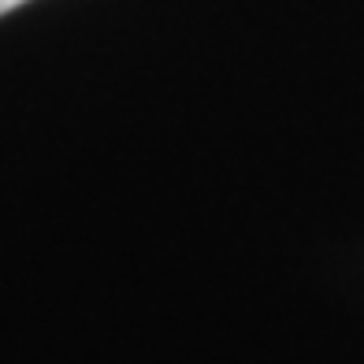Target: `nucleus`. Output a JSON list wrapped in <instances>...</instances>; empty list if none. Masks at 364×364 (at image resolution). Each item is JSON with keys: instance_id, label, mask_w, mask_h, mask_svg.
Instances as JSON below:
<instances>
[{"instance_id": "1", "label": "nucleus", "mask_w": 364, "mask_h": 364, "mask_svg": "<svg viewBox=\"0 0 364 364\" xmlns=\"http://www.w3.org/2000/svg\"><path fill=\"white\" fill-rule=\"evenodd\" d=\"M19 4H26V0H0V15H8V11H15Z\"/></svg>"}]
</instances>
